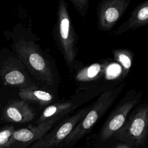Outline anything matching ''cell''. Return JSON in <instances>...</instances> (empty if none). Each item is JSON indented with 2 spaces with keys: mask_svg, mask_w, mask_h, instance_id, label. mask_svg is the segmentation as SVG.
Listing matches in <instances>:
<instances>
[{
  "mask_svg": "<svg viewBox=\"0 0 148 148\" xmlns=\"http://www.w3.org/2000/svg\"><path fill=\"white\" fill-rule=\"evenodd\" d=\"M124 85V83L120 84L100 95L83 119L75 127L65 139L66 146L74 145L90 131L93 125L114 103L121 93Z\"/></svg>",
  "mask_w": 148,
  "mask_h": 148,
  "instance_id": "1",
  "label": "cell"
},
{
  "mask_svg": "<svg viewBox=\"0 0 148 148\" xmlns=\"http://www.w3.org/2000/svg\"><path fill=\"white\" fill-rule=\"evenodd\" d=\"M148 132V106L139 103L130 112L123 125L112 138L132 147L143 146Z\"/></svg>",
  "mask_w": 148,
  "mask_h": 148,
  "instance_id": "2",
  "label": "cell"
},
{
  "mask_svg": "<svg viewBox=\"0 0 148 148\" xmlns=\"http://www.w3.org/2000/svg\"><path fill=\"white\" fill-rule=\"evenodd\" d=\"M54 29L57 43L71 71L75 65L77 54V36L71 23L67 4L63 0L58 1L57 19Z\"/></svg>",
  "mask_w": 148,
  "mask_h": 148,
  "instance_id": "3",
  "label": "cell"
},
{
  "mask_svg": "<svg viewBox=\"0 0 148 148\" xmlns=\"http://www.w3.org/2000/svg\"><path fill=\"white\" fill-rule=\"evenodd\" d=\"M19 57L29 72L40 83L47 86L54 84L52 68L41 50L33 42L21 40L16 45Z\"/></svg>",
  "mask_w": 148,
  "mask_h": 148,
  "instance_id": "4",
  "label": "cell"
},
{
  "mask_svg": "<svg viewBox=\"0 0 148 148\" xmlns=\"http://www.w3.org/2000/svg\"><path fill=\"white\" fill-rule=\"evenodd\" d=\"M142 92L132 89L127 92L109 115L100 131L99 138L105 141L110 138L123 125L131 110L137 106L142 98Z\"/></svg>",
  "mask_w": 148,
  "mask_h": 148,
  "instance_id": "5",
  "label": "cell"
},
{
  "mask_svg": "<svg viewBox=\"0 0 148 148\" xmlns=\"http://www.w3.org/2000/svg\"><path fill=\"white\" fill-rule=\"evenodd\" d=\"M90 107L83 108L68 118L48 134L38 140L31 148H51L66 138L75 127L83 119Z\"/></svg>",
  "mask_w": 148,
  "mask_h": 148,
  "instance_id": "6",
  "label": "cell"
},
{
  "mask_svg": "<svg viewBox=\"0 0 148 148\" xmlns=\"http://www.w3.org/2000/svg\"><path fill=\"white\" fill-rule=\"evenodd\" d=\"M130 0L101 1L98 6V27L102 31L111 29L127 10Z\"/></svg>",
  "mask_w": 148,
  "mask_h": 148,
  "instance_id": "7",
  "label": "cell"
},
{
  "mask_svg": "<svg viewBox=\"0 0 148 148\" xmlns=\"http://www.w3.org/2000/svg\"><path fill=\"white\" fill-rule=\"evenodd\" d=\"M61 118H54L43 123L38 124L36 126H29L28 128L14 131L10 141L15 140L24 143L38 140L46 135L53 127L54 124Z\"/></svg>",
  "mask_w": 148,
  "mask_h": 148,
  "instance_id": "8",
  "label": "cell"
},
{
  "mask_svg": "<svg viewBox=\"0 0 148 148\" xmlns=\"http://www.w3.org/2000/svg\"><path fill=\"white\" fill-rule=\"evenodd\" d=\"M148 24V1L138 5L131 12L128 20L114 30L113 35H120L130 30H134Z\"/></svg>",
  "mask_w": 148,
  "mask_h": 148,
  "instance_id": "9",
  "label": "cell"
},
{
  "mask_svg": "<svg viewBox=\"0 0 148 148\" xmlns=\"http://www.w3.org/2000/svg\"><path fill=\"white\" fill-rule=\"evenodd\" d=\"M35 112L32 108L23 101H16L10 103L5 110V116L8 120L16 123H27L35 117Z\"/></svg>",
  "mask_w": 148,
  "mask_h": 148,
  "instance_id": "10",
  "label": "cell"
},
{
  "mask_svg": "<svg viewBox=\"0 0 148 148\" xmlns=\"http://www.w3.org/2000/svg\"><path fill=\"white\" fill-rule=\"evenodd\" d=\"M20 97L25 101L38 103L40 106H45L51 103L54 95L50 92L38 88L35 86L26 87L20 90Z\"/></svg>",
  "mask_w": 148,
  "mask_h": 148,
  "instance_id": "11",
  "label": "cell"
},
{
  "mask_svg": "<svg viewBox=\"0 0 148 148\" xmlns=\"http://www.w3.org/2000/svg\"><path fill=\"white\" fill-rule=\"evenodd\" d=\"M109 65L107 61L96 62L80 70L76 75V80L80 82H90L102 77Z\"/></svg>",
  "mask_w": 148,
  "mask_h": 148,
  "instance_id": "12",
  "label": "cell"
},
{
  "mask_svg": "<svg viewBox=\"0 0 148 148\" xmlns=\"http://www.w3.org/2000/svg\"><path fill=\"white\" fill-rule=\"evenodd\" d=\"M74 107L73 103L71 102H59L50 105L44 109L36 123L40 124L54 118H62Z\"/></svg>",
  "mask_w": 148,
  "mask_h": 148,
  "instance_id": "13",
  "label": "cell"
},
{
  "mask_svg": "<svg viewBox=\"0 0 148 148\" xmlns=\"http://www.w3.org/2000/svg\"><path fill=\"white\" fill-rule=\"evenodd\" d=\"M113 54L114 60L121 65V75L122 79H124L131 68L134 57L133 54L130 50L123 49L113 50Z\"/></svg>",
  "mask_w": 148,
  "mask_h": 148,
  "instance_id": "14",
  "label": "cell"
},
{
  "mask_svg": "<svg viewBox=\"0 0 148 148\" xmlns=\"http://www.w3.org/2000/svg\"><path fill=\"white\" fill-rule=\"evenodd\" d=\"M5 80L12 85H25L27 79L22 72L17 69H13L6 73Z\"/></svg>",
  "mask_w": 148,
  "mask_h": 148,
  "instance_id": "15",
  "label": "cell"
},
{
  "mask_svg": "<svg viewBox=\"0 0 148 148\" xmlns=\"http://www.w3.org/2000/svg\"><path fill=\"white\" fill-rule=\"evenodd\" d=\"M71 2L79 12L82 17H84L88 10L89 0H71Z\"/></svg>",
  "mask_w": 148,
  "mask_h": 148,
  "instance_id": "16",
  "label": "cell"
},
{
  "mask_svg": "<svg viewBox=\"0 0 148 148\" xmlns=\"http://www.w3.org/2000/svg\"><path fill=\"white\" fill-rule=\"evenodd\" d=\"M14 131L13 127H8L0 131V146L6 144L11 140Z\"/></svg>",
  "mask_w": 148,
  "mask_h": 148,
  "instance_id": "17",
  "label": "cell"
},
{
  "mask_svg": "<svg viewBox=\"0 0 148 148\" xmlns=\"http://www.w3.org/2000/svg\"><path fill=\"white\" fill-rule=\"evenodd\" d=\"M113 148H133L130 145H128L127 143H119L115 145Z\"/></svg>",
  "mask_w": 148,
  "mask_h": 148,
  "instance_id": "18",
  "label": "cell"
}]
</instances>
